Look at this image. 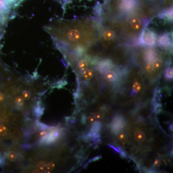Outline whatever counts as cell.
<instances>
[{
  "label": "cell",
  "instance_id": "cell-11",
  "mask_svg": "<svg viewBox=\"0 0 173 173\" xmlns=\"http://www.w3.org/2000/svg\"><path fill=\"white\" fill-rule=\"evenodd\" d=\"M134 138L138 143H143L145 139L146 136L143 131L141 130L137 129L135 132Z\"/></svg>",
  "mask_w": 173,
  "mask_h": 173
},
{
  "label": "cell",
  "instance_id": "cell-2",
  "mask_svg": "<svg viewBox=\"0 0 173 173\" xmlns=\"http://www.w3.org/2000/svg\"><path fill=\"white\" fill-rule=\"evenodd\" d=\"M139 0H121L119 7L121 11L129 13L137 7Z\"/></svg>",
  "mask_w": 173,
  "mask_h": 173
},
{
  "label": "cell",
  "instance_id": "cell-23",
  "mask_svg": "<svg viewBox=\"0 0 173 173\" xmlns=\"http://www.w3.org/2000/svg\"><path fill=\"white\" fill-rule=\"evenodd\" d=\"M154 164L155 165V166L156 167H159V166H160L161 165V162L160 161L159 159H156L154 163Z\"/></svg>",
  "mask_w": 173,
  "mask_h": 173
},
{
  "label": "cell",
  "instance_id": "cell-26",
  "mask_svg": "<svg viewBox=\"0 0 173 173\" xmlns=\"http://www.w3.org/2000/svg\"><path fill=\"white\" fill-rule=\"evenodd\" d=\"M33 173H39V170H34V171H33Z\"/></svg>",
  "mask_w": 173,
  "mask_h": 173
},
{
  "label": "cell",
  "instance_id": "cell-15",
  "mask_svg": "<svg viewBox=\"0 0 173 173\" xmlns=\"http://www.w3.org/2000/svg\"><path fill=\"white\" fill-rule=\"evenodd\" d=\"M173 69L171 67L166 69L165 72V77L166 79H173Z\"/></svg>",
  "mask_w": 173,
  "mask_h": 173
},
{
  "label": "cell",
  "instance_id": "cell-9",
  "mask_svg": "<svg viewBox=\"0 0 173 173\" xmlns=\"http://www.w3.org/2000/svg\"><path fill=\"white\" fill-rule=\"evenodd\" d=\"M104 40L107 41H112L115 38V34L114 31L111 30H106L103 33Z\"/></svg>",
  "mask_w": 173,
  "mask_h": 173
},
{
  "label": "cell",
  "instance_id": "cell-10",
  "mask_svg": "<svg viewBox=\"0 0 173 173\" xmlns=\"http://www.w3.org/2000/svg\"><path fill=\"white\" fill-rule=\"evenodd\" d=\"M78 66L79 69L82 71L87 69L89 66V58L87 56H85L80 59L78 63Z\"/></svg>",
  "mask_w": 173,
  "mask_h": 173
},
{
  "label": "cell",
  "instance_id": "cell-1",
  "mask_svg": "<svg viewBox=\"0 0 173 173\" xmlns=\"http://www.w3.org/2000/svg\"><path fill=\"white\" fill-rule=\"evenodd\" d=\"M157 41L156 33L150 30H144L139 38V43L148 47L155 45Z\"/></svg>",
  "mask_w": 173,
  "mask_h": 173
},
{
  "label": "cell",
  "instance_id": "cell-5",
  "mask_svg": "<svg viewBox=\"0 0 173 173\" xmlns=\"http://www.w3.org/2000/svg\"><path fill=\"white\" fill-rule=\"evenodd\" d=\"M113 66V63L110 60H103L98 63V69L101 73L104 74L106 71L112 69Z\"/></svg>",
  "mask_w": 173,
  "mask_h": 173
},
{
  "label": "cell",
  "instance_id": "cell-21",
  "mask_svg": "<svg viewBox=\"0 0 173 173\" xmlns=\"http://www.w3.org/2000/svg\"><path fill=\"white\" fill-rule=\"evenodd\" d=\"M38 168L41 170H43L46 168V163L44 161H41V162L38 163Z\"/></svg>",
  "mask_w": 173,
  "mask_h": 173
},
{
  "label": "cell",
  "instance_id": "cell-27",
  "mask_svg": "<svg viewBox=\"0 0 173 173\" xmlns=\"http://www.w3.org/2000/svg\"></svg>",
  "mask_w": 173,
  "mask_h": 173
},
{
  "label": "cell",
  "instance_id": "cell-18",
  "mask_svg": "<svg viewBox=\"0 0 173 173\" xmlns=\"http://www.w3.org/2000/svg\"><path fill=\"white\" fill-rule=\"evenodd\" d=\"M22 97H23L24 100H28L30 99V98H31L30 92L28 90H24L22 94Z\"/></svg>",
  "mask_w": 173,
  "mask_h": 173
},
{
  "label": "cell",
  "instance_id": "cell-16",
  "mask_svg": "<svg viewBox=\"0 0 173 173\" xmlns=\"http://www.w3.org/2000/svg\"><path fill=\"white\" fill-rule=\"evenodd\" d=\"M118 139L120 143H124L128 140V137L125 134L122 133H120L119 135Z\"/></svg>",
  "mask_w": 173,
  "mask_h": 173
},
{
  "label": "cell",
  "instance_id": "cell-17",
  "mask_svg": "<svg viewBox=\"0 0 173 173\" xmlns=\"http://www.w3.org/2000/svg\"><path fill=\"white\" fill-rule=\"evenodd\" d=\"M17 157L16 154L14 151H10L7 155V158L10 161H14L16 160Z\"/></svg>",
  "mask_w": 173,
  "mask_h": 173
},
{
  "label": "cell",
  "instance_id": "cell-4",
  "mask_svg": "<svg viewBox=\"0 0 173 173\" xmlns=\"http://www.w3.org/2000/svg\"><path fill=\"white\" fill-rule=\"evenodd\" d=\"M125 121L121 116H118L113 119L111 127L114 132H118L120 131L124 126Z\"/></svg>",
  "mask_w": 173,
  "mask_h": 173
},
{
  "label": "cell",
  "instance_id": "cell-13",
  "mask_svg": "<svg viewBox=\"0 0 173 173\" xmlns=\"http://www.w3.org/2000/svg\"><path fill=\"white\" fill-rule=\"evenodd\" d=\"M161 16H163L165 17L168 18V19L169 20L171 21L173 19V9L172 7H170L168 10L163 13Z\"/></svg>",
  "mask_w": 173,
  "mask_h": 173
},
{
  "label": "cell",
  "instance_id": "cell-14",
  "mask_svg": "<svg viewBox=\"0 0 173 173\" xmlns=\"http://www.w3.org/2000/svg\"><path fill=\"white\" fill-rule=\"evenodd\" d=\"M141 87L142 86H141V84L140 82H138V81L134 82L132 85V90H133V91L135 92H139L141 90Z\"/></svg>",
  "mask_w": 173,
  "mask_h": 173
},
{
  "label": "cell",
  "instance_id": "cell-25",
  "mask_svg": "<svg viewBox=\"0 0 173 173\" xmlns=\"http://www.w3.org/2000/svg\"><path fill=\"white\" fill-rule=\"evenodd\" d=\"M58 1L61 2H63V3H66L67 2L69 1V0H58Z\"/></svg>",
  "mask_w": 173,
  "mask_h": 173
},
{
  "label": "cell",
  "instance_id": "cell-22",
  "mask_svg": "<svg viewBox=\"0 0 173 173\" xmlns=\"http://www.w3.org/2000/svg\"><path fill=\"white\" fill-rule=\"evenodd\" d=\"M46 168L49 171H52V170H54L55 168V164L54 163L51 162V163H48V164L46 166Z\"/></svg>",
  "mask_w": 173,
  "mask_h": 173
},
{
  "label": "cell",
  "instance_id": "cell-3",
  "mask_svg": "<svg viewBox=\"0 0 173 173\" xmlns=\"http://www.w3.org/2000/svg\"><path fill=\"white\" fill-rule=\"evenodd\" d=\"M157 42L160 47L164 48H171L172 45L171 36L168 33H164L158 37Z\"/></svg>",
  "mask_w": 173,
  "mask_h": 173
},
{
  "label": "cell",
  "instance_id": "cell-19",
  "mask_svg": "<svg viewBox=\"0 0 173 173\" xmlns=\"http://www.w3.org/2000/svg\"><path fill=\"white\" fill-rule=\"evenodd\" d=\"M16 104L18 106H22L24 104V101L23 97L21 96H18L16 97L15 100Z\"/></svg>",
  "mask_w": 173,
  "mask_h": 173
},
{
  "label": "cell",
  "instance_id": "cell-6",
  "mask_svg": "<svg viewBox=\"0 0 173 173\" xmlns=\"http://www.w3.org/2000/svg\"><path fill=\"white\" fill-rule=\"evenodd\" d=\"M129 25L130 27L134 31H138L141 29L143 22L140 18L138 17H134L130 20Z\"/></svg>",
  "mask_w": 173,
  "mask_h": 173
},
{
  "label": "cell",
  "instance_id": "cell-7",
  "mask_svg": "<svg viewBox=\"0 0 173 173\" xmlns=\"http://www.w3.org/2000/svg\"><path fill=\"white\" fill-rule=\"evenodd\" d=\"M118 76L114 71L108 70L104 73V78L106 81L109 82H115L117 80Z\"/></svg>",
  "mask_w": 173,
  "mask_h": 173
},
{
  "label": "cell",
  "instance_id": "cell-12",
  "mask_svg": "<svg viewBox=\"0 0 173 173\" xmlns=\"http://www.w3.org/2000/svg\"><path fill=\"white\" fill-rule=\"evenodd\" d=\"M94 73L93 71L90 69H88L85 70L83 71L82 76L84 79L86 80H90L94 76Z\"/></svg>",
  "mask_w": 173,
  "mask_h": 173
},
{
  "label": "cell",
  "instance_id": "cell-8",
  "mask_svg": "<svg viewBox=\"0 0 173 173\" xmlns=\"http://www.w3.org/2000/svg\"><path fill=\"white\" fill-rule=\"evenodd\" d=\"M102 118V114L100 112H96L91 114L88 116V121L90 124L96 123Z\"/></svg>",
  "mask_w": 173,
  "mask_h": 173
},
{
  "label": "cell",
  "instance_id": "cell-24",
  "mask_svg": "<svg viewBox=\"0 0 173 173\" xmlns=\"http://www.w3.org/2000/svg\"><path fill=\"white\" fill-rule=\"evenodd\" d=\"M4 99V95L1 93H0V101H2Z\"/></svg>",
  "mask_w": 173,
  "mask_h": 173
},
{
  "label": "cell",
  "instance_id": "cell-20",
  "mask_svg": "<svg viewBox=\"0 0 173 173\" xmlns=\"http://www.w3.org/2000/svg\"><path fill=\"white\" fill-rule=\"evenodd\" d=\"M7 132V129L4 125H0V135L5 136L6 135Z\"/></svg>",
  "mask_w": 173,
  "mask_h": 173
}]
</instances>
